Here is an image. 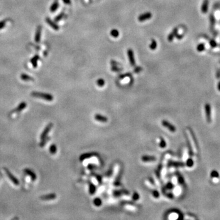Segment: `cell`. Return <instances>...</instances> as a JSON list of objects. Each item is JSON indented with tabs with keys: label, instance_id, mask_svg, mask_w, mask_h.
I'll return each mask as SVG.
<instances>
[{
	"label": "cell",
	"instance_id": "1",
	"mask_svg": "<svg viewBox=\"0 0 220 220\" xmlns=\"http://www.w3.org/2000/svg\"><path fill=\"white\" fill-rule=\"evenodd\" d=\"M31 96L33 97H37L39 98H42L45 100L51 102L53 100V96L50 94L43 93V92H33L31 93Z\"/></svg>",
	"mask_w": 220,
	"mask_h": 220
},
{
	"label": "cell",
	"instance_id": "2",
	"mask_svg": "<svg viewBox=\"0 0 220 220\" xmlns=\"http://www.w3.org/2000/svg\"><path fill=\"white\" fill-rule=\"evenodd\" d=\"M4 171H5L6 173L7 177H9V179H10L11 181H12V183H14L15 185H19V181H18V179L16 178V177H15L14 176L13 174H12V173H11V172L10 171H9L8 169H7V168H4Z\"/></svg>",
	"mask_w": 220,
	"mask_h": 220
},
{
	"label": "cell",
	"instance_id": "3",
	"mask_svg": "<svg viewBox=\"0 0 220 220\" xmlns=\"http://www.w3.org/2000/svg\"><path fill=\"white\" fill-rule=\"evenodd\" d=\"M161 124H162V125L164 127L166 128L168 130H169V131H171V132L174 133L176 131V127H174L172 124L169 123L168 121L163 120V121H162V122H161Z\"/></svg>",
	"mask_w": 220,
	"mask_h": 220
},
{
	"label": "cell",
	"instance_id": "4",
	"mask_svg": "<svg viewBox=\"0 0 220 220\" xmlns=\"http://www.w3.org/2000/svg\"><path fill=\"white\" fill-rule=\"evenodd\" d=\"M53 125L52 123H50L45 127V128L43 130V132L42 133V134H41V139H42V140L45 139L46 138H47V136L48 134V133L50 132V130H51V128L53 127Z\"/></svg>",
	"mask_w": 220,
	"mask_h": 220
},
{
	"label": "cell",
	"instance_id": "5",
	"mask_svg": "<svg viewBox=\"0 0 220 220\" xmlns=\"http://www.w3.org/2000/svg\"><path fill=\"white\" fill-rule=\"evenodd\" d=\"M127 55H128V58H129V61H130V65L131 66H135V57H134V53L131 49H128L127 51Z\"/></svg>",
	"mask_w": 220,
	"mask_h": 220
},
{
	"label": "cell",
	"instance_id": "6",
	"mask_svg": "<svg viewBox=\"0 0 220 220\" xmlns=\"http://www.w3.org/2000/svg\"><path fill=\"white\" fill-rule=\"evenodd\" d=\"M152 17V15L151 12H145V13L143 14H141L138 17V20H139L140 22H142V21H144L145 20H147L151 18Z\"/></svg>",
	"mask_w": 220,
	"mask_h": 220
},
{
	"label": "cell",
	"instance_id": "7",
	"mask_svg": "<svg viewBox=\"0 0 220 220\" xmlns=\"http://www.w3.org/2000/svg\"><path fill=\"white\" fill-rule=\"evenodd\" d=\"M205 110H206L207 122L210 123L212 121V117H211V106H210L209 104H206L205 105Z\"/></svg>",
	"mask_w": 220,
	"mask_h": 220
},
{
	"label": "cell",
	"instance_id": "8",
	"mask_svg": "<svg viewBox=\"0 0 220 220\" xmlns=\"http://www.w3.org/2000/svg\"><path fill=\"white\" fill-rule=\"evenodd\" d=\"M24 172H25V174H27L28 176H29V177H31V179H32V180L34 181L36 180V179H37L36 174H35V173L33 171L31 170V169H28V168H26V169H24Z\"/></svg>",
	"mask_w": 220,
	"mask_h": 220
},
{
	"label": "cell",
	"instance_id": "9",
	"mask_svg": "<svg viewBox=\"0 0 220 220\" xmlns=\"http://www.w3.org/2000/svg\"><path fill=\"white\" fill-rule=\"evenodd\" d=\"M40 198L43 200H52V199H55L56 198V194H55V193H50V194L42 196Z\"/></svg>",
	"mask_w": 220,
	"mask_h": 220
},
{
	"label": "cell",
	"instance_id": "10",
	"mask_svg": "<svg viewBox=\"0 0 220 220\" xmlns=\"http://www.w3.org/2000/svg\"><path fill=\"white\" fill-rule=\"evenodd\" d=\"M46 22L48 24L49 26H51L52 28L53 29H55L56 31L59 30V26L57 25L55 21H53V20H51L50 18H46Z\"/></svg>",
	"mask_w": 220,
	"mask_h": 220
},
{
	"label": "cell",
	"instance_id": "11",
	"mask_svg": "<svg viewBox=\"0 0 220 220\" xmlns=\"http://www.w3.org/2000/svg\"><path fill=\"white\" fill-rule=\"evenodd\" d=\"M156 157L154 156L150 155H143L142 156L141 160L143 162H152L156 160Z\"/></svg>",
	"mask_w": 220,
	"mask_h": 220
},
{
	"label": "cell",
	"instance_id": "12",
	"mask_svg": "<svg viewBox=\"0 0 220 220\" xmlns=\"http://www.w3.org/2000/svg\"><path fill=\"white\" fill-rule=\"evenodd\" d=\"M41 32H42V27L41 26L37 28L35 35V41L37 43H39L41 41Z\"/></svg>",
	"mask_w": 220,
	"mask_h": 220
},
{
	"label": "cell",
	"instance_id": "13",
	"mask_svg": "<svg viewBox=\"0 0 220 220\" xmlns=\"http://www.w3.org/2000/svg\"><path fill=\"white\" fill-rule=\"evenodd\" d=\"M94 118L96 121H99V122H104L105 123V122H106L108 121V119L106 117L100 114H96L94 116Z\"/></svg>",
	"mask_w": 220,
	"mask_h": 220
},
{
	"label": "cell",
	"instance_id": "14",
	"mask_svg": "<svg viewBox=\"0 0 220 220\" xmlns=\"http://www.w3.org/2000/svg\"><path fill=\"white\" fill-rule=\"evenodd\" d=\"M210 175L212 178L213 182H215V183L218 182L219 179H220V174H219V173L216 171H213L211 172Z\"/></svg>",
	"mask_w": 220,
	"mask_h": 220
},
{
	"label": "cell",
	"instance_id": "15",
	"mask_svg": "<svg viewBox=\"0 0 220 220\" xmlns=\"http://www.w3.org/2000/svg\"><path fill=\"white\" fill-rule=\"evenodd\" d=\"M177 32H178V28H175L174 29H173L172 32L170 34H169L168 37V40L169 42H172L174 39V37L176 36V35L177 34Z\"/></svg>",
	"mask_w": 220,
	"mask_h": 220
},
{
	"label": "cell",
	"instance_id": "16",
	"mask_svg": "<svg viewBox=\"0 0 220 220\" xmlns=\"http://www.w3.org/2000/svg\"><path fill=\"white\" fill-rule=\"evenodd\" d=\"M208 0H204L203 2V4L202 5L201 11L203 14L207 13L208 11Z\"/></svg>",
	"mask_w": 220,
	"mask_h": 220
},
{
	"label": "cell",
	"instance_id": "17",
	"mask_svg": "<svg viewBox=\"0 0 220 220\" xmlns=\"http://www.w3.org/2000/svg\"><path fill=\"white\" fill-rule=\"evenodd\" d=\"M20 78L23 81H34V78L31 76H30L29 75H28L25 73H22L20 75Z\"/></svg>",
	"mask_w": 220,
	"mask_h": 220
},
{
	"label": "cell",
	"instance_id": "18",
	"mask_svg": "<svg viewBox=\"0 0 220 220\" xmlns=\"http://www.w3.org/2000/svg\"><path fill=\"white\" fill-rule=\"evenodd\" d=\"M26 106H27V104L25 102H21V103H20L19 105H18V106L17 107V108L15 109V111H18V112H20L22 110H23L24 109L26 108Z\"/></svg>",
	"mask_w": 220,
	"mask_h": 220
},
{
	"label": "cell",
	"instance_id": "19",
	"mask_svg": "<svg viewBox=\"0 0 220 220\" xmlns=\"http://www.w3.org/2000/svg\"><path fill=\"white\" fill-rule=\"evenodd\" d=\"M59 7V3H58V0H56L55 2L52 4V5L50 7V11L51 12H54L56 11L58 8Z\"/></svg>",
	"mask_w": 220,
	"mask_h": 220
},
{
	"label": "cell",
	"instance_id": "20",
	"mask_svg": "<svg viewBox=\"0 0 220 220\" xmlns=\"http://www.w3.org/2000/svg\"><path fill=\"white\" fill-rule=\"evenodd\" d=\"M39 59V56L38 55H35L31 60L32 65H33V67H34V68H36L37 66V61H38Z\"/></svg>",
	"mask_w": 220,
	"mask_h": 220
},
{
	"label": "cell",
	"instance_id": "21",
	"mask_svg": "<svg viewBox=\"0 0 220 220\" xmlns=\"http://www.w3.org/2000/svg\"><path fill=\"white\" fill-rule=\"evenodd\" d=\"M49 151H50V153L52 155H55L56 153L57 152V147L56 145H55V144H51L50 145V148H49Z\"/></svg>",
	"mask_w": 220,
	"mask_h": 220
},
{
	"label": "cell",
	"instance_id": "22",
	"mask_svg": "<svg viewBox=\"0 0 220 220\" xmlns=\"http://www.w3.org/2000/svg\"><path fill=\"white\" fill-rule=\"evenodd\" d=\"M110 34H111V35L113 36V37H115V38H116V37H119V31L117 30V29H112V30L111 31V32H110Z\"/></svg>",
	"mask_w": 220,
	"mask_h": 220
},
{
	"label": "cell",
	"instance_id": "23",
	"mask_svg": "<svg viewBox=\"0 0 220 220\" xmlns=\"http://www.w3.org/2000/svg\"><path fill=\"white\" fill-rule=\"evenodd\" d=\"M157 47V43L154 39H152L151 45H150V48L152 50H155Z\"/></svg>",
	"mask_w": 220,
	"mask_h": 220
},
{
	"label": "cell",
	"instance_id": "24",
	"mask_svg": "<svg viewBox=\"0 0 220 220\" xmlns=\"http://www.w3.org/2000/svg\"><path fill=\"white\" fill-rule=\"evenodd\" d=\"M160 147L161 148H165V147L166 146V143L165 141V139L163 138H160Z\"/></svg>",
	"mask_w": 220,
	"mask_h": 220
},
{
	"label": "cell",
	"instance_id": "25",
	"mask_svg": "<svg viewBox=\"0 0 220 220\" xmlns=\"http://www.w3.org/2000/svg\"><path fill=\"white\" fill-rule=\"evenodd\" d=\"M205 50V45L204 43H200L198 45L197 47V50L199 52H201V51H203L204 50Z\"/></svg>",
	"mask_w": 220,
	"mask_h": 220
},
{
	"label": "cell",
	"instance_id": "26",
	"mask_svg": "<svg viewBox=\"0 0 220 220\" xmlns=\"http://www.w3.org/2000/svg\"><path fill=\"white\" fill-rule=\"evenodd\" d=\"M102 203V200H101V199H100V198H96V199L94 200V205L96 206L99 207V206H101Z\"/></svg>",
	"mask_w": 220,
	"mask_h": 220
},
{
	"label": "cell",
	"instance_id": "27",
	"mask_svg": "<svg viewBox=\"0 0 220 220\" xmlns=\"http://www.w3.org/2000/svg\"><path fill=\"white\" fill-rule=\"evenodd\" d=\"M95 191H96V187H95V186L93 184L90 183V184H89V192H90V194H94L95 192Z\"/></svg>",
	"mask_w": 220,
	"mask_h": 220
},
{
	"label": "cell",
	"instance_id": "28",
	"mask_svg": "<svg viewBox=\"0 0 220 220\" xmlns=\"http://www.w3.org/2000/svg\"><path fill=\"white\" fill-rule=\"evenodd\" d=\"M97 84L100 87H102L105 85V80L103 79H98L97 81Z\"/></svg>",
	"mask_w": 220,
	"mask_h": 220
},
{
	"label": "cell",
	"instance_id": "29",
	"mask_svg": "<svg viewBox=\"0 0 220 220\" xmlns=\"http://www.w3.org/2000/svg\"><path fill=\"white\" fill-rule=\"evenodd\" d=\"M194 164V162L192 161V160L191 158H188L186 161V165L188 167H192V165Z\"/></svg>",
	"mask_w": 220,
	"mask_h": 220
},
{
	"label": "cell",
	"instance_id": "30",
	"mask_svg": "<svg viewBox=\"0 0 220 220\" xmlns=\"http://www.w3.org/2000/svg\"><path fill=\"white\" fill-rule=\"evenodd\" d=\"M64 13H61V14H60L58 15L57 16V17H56V18H55V21H60V20H61L62 18H63V17H64Z\"/></svg>",
	"mask_w": 220,
	"mask_h": 220
},
{
	"label": "cell",
	"instance_id": "31",
	"mask_svg": "<svg viewBox=\"0 0 220 220\" xmlns=\"http://www.w3.org/2000/svg\"><path fill=\"white\" fill-rule=\"evenodd\" d=\"M6 20H2V21H0V30L3 29V28H4V26H6Z\"/></svg>",
	"mask_w": 220,
	"mask_h": 220
},
{
	"label": "cell",
	"instance_id": "32",
	"mask_svg": "<svg viewBox=\"0 0 220 220\" xmlns=\"http://www.w3.org/2000/svg\"><path fill=\"white\" fill-rule=\"evenodd\" d=\"M152 194H153V196L155 198H158L159 196H160L159 192H158L157 190H153V191H152Z\"/></svg>",
	"mask_w": 220,
	"mask_h": 220
},
{
	"label": "cell",
	"instance_id": "33",
	"mask_svg": "<svg viewBox=\"0 0 220 220\" xmlns=\"http://www.w3.org/2000/svg\"><path fill=\"white\" fill-rule=\"evenodd\" d=\"M121 70H122L121 69L119 68V67L116 66H113L111 67V70L114 71V72H120Z\"/></svg>",
	"mask_w": 220,
	"mask_h": 220
},
{
	"label": "cell",
	"instance_id": "34",
	"mask_svg": "<svg viewBox=\"0 0 220 220\" xmlns=\"http://www.w3.org/2000/svg\"><path fill=\"white\" fill-rule=\"evenodd\" d=\"M139 194H138V193H137V192H134L133 195V196H132V199H133L134 200H136L139 199Z\"/></svg>",
	"mask_w": 220,
	"mask_h": 220
},
{
	"label": "cell",
	"instance_id": "35",
	"mask_svg": "<svg viewBox=\"0 0 220 220\" xmlns=\"http://www.w3.org/2000/svg\"><path fill=\"white\" fill-rule=\"evenodd\" d=\"M210 45L212 47H215L216 46V43L215 42V41L212 40V41H210Z\"/></svg>",
	"mask_w": 220,
	"mask_h": 220
},
{
	"label": "cell",
	"instance_id": "36",
	"mask_svg": "<svg viewBox=\"0 0 220 220\" xmlns=\"http://www.w3.org/2000/svg\"><path fill=\"white\" fill-rule=\"evenodd\" d=\"M62 1L66 4H71V0H62Z\"/></svg>",
	"mask_w": 220,
	"mask_h": 220
},
{
	"label": "cell",
	"instance_id": "37",
	"mask_svg": "<svg viewBox=\"0 0 220 220\" xmlns=\"http://www.w3.org/2000/svg\"><path fill=\"white\" fill-rule=\"evenodd\" d=\"M141 70H142V68H141L140 67H136V68L135 69V72H136V73H138V72H140V71Z\"/></svg>",
	"mask_w": 220,
	"mask_h": 220
},
{
	"label": "cell",
	"instance_id": "38",
	"mask_svg": "<svg viewBox=\"0 0 220 220\" xmlns=\"http://www.w3.org/2000/svg\"><path fill=\"white\" fill-rule=\"evenodd\" d=\"M218 90L220 91V81L218 82Z\"/></svg>",
	"mask_w": 220,
	"mask_h": 220
}]
</instances>
